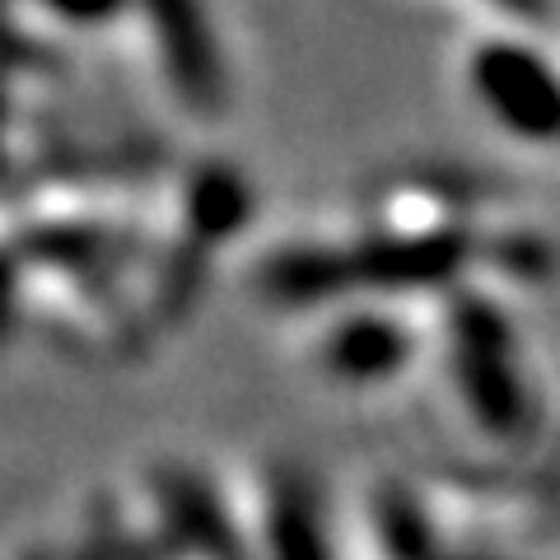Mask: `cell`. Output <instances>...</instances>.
<instances>
[{"label": "cell", "instance_id": "cell-1", "mask_svg": "<svg viewBox=\"0 0 560 560\" xmlns=\"http://www.w3.org/2000/svg\"><path fill=\"white\" fill-rule=\"evenodd\" d=\"M471 84L490 113L504 127L533 140H551L556 136V84L551 70L541 66L528 47H510V43H486L471 61Z\"/></svg>", "mask_w": 560, "mask_h": 560}, {"label": "cell", "instance_id": "cell-4", "mask_svg": "<svg viewBox=\"0 0 560 560\" xmlns=\"http://www.w3.org/2000/svg\"><path fill=\"white\" fill-rule=\"evenodd\" d=\"M57 10H66L70 20H98V14L117 10V0H51Z\"/></svg>", "mask_w": 560, "mask_h": 560}, {"label": "cell", "instance_id": "cell-3", "mask_svg": "<svg viewBox=\"0 0 560 560\" xmlns=\"http://www.w3.org/2000/svg\"><path fill=\"white\" fill-rule=\"evenodd\" d=\"M160 14H164V33H168L164 43H168L178 80L191 94H210L215 90L210 47H206V33H201V20H197V10H191V0H160Z\"/></svg>", "mask_w": 560, "mask_h": 560}, {"label": "cell", "instance_id": "cell-2", "mask_svg": "<svg viewBox=\"0 0 560 560\" xmlns=\"http://www.w3.org/2000/svg\"><path fill=\"white\" fill-rule=\"evenodd\" d=\"M327 370L346 383H378L411 355L407 331L388 318H350L327 337Z\"/></svg>", "mask_w": 560, "mask_h": 560}]
</instances>
